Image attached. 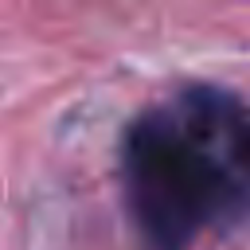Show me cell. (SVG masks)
Masks as SVG:
<instances>
[{
  "label": "cell",
  "mask_w": 250,
  "mask_h": 250,
  "mask_svg": "<svg viewBox=\"0 0 250 250\" xmlns=\"http://www.w3.org/2000/svg\"><path fill=\"white\" fill-rule=\"evenodd\" d=\"M121 168L148 250H184L203 227L250 207V109L191 86L129 125Z\"/></svg>",
  "instance_id": "obj_1"
}]
</instances>
